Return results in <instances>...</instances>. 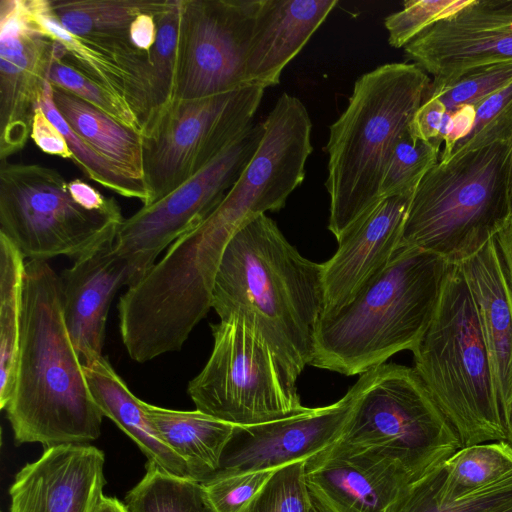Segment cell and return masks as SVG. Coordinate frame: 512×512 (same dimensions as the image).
<instances>
[{
    "instance_id": "cell-1",
    "label": "cell",
    "mask_w": 512,
    "mask_h": 512,
    "mask_svg": "<svg viewBox=\"0 0 512 512\" xmlns=\"http://www.w3.org/2000/svg\"><path fill=\"white\" fill-rule=\"evenodd\" d=\"M220 320H244L296 384L314 357L324 308L322 264L302 256L266 214L246 221L221 257L212 289Z\"/></svg>"
},
{
    "instance_id": "cell-2",
    "label": "cell",
    "mask_w": 512,
    "mask_h": 512,
    "mask_svg": "<svg viewBox=\"0 0 512 512\" xmlns=\"http://www.w3.org/2000/svg\"><path fill=\"white\" fill-rule=\"evenodd\" d=\"M4 410L17 445L88 444L101 433L103 414L64 322L61 279L47 261L26 262L17 370Z\"/></svg>"
},
{
    "instance_id": "cell-3",
    "label": "cell",
    "mask_w": 512,
    "mask_h": 512,
    "mask_svg": "<svg viewBox=\"0 0 512 512\" xmlns=\"http://www.w3.org/2000/svg\"><path fill=\"white\" fill-rule=\"evenodd\" d=\"M451 266L419 248L398 249L347 304L321 316L310 365L354 376L412 352L431 324Z\"/></svg>"
},
{
    "instance_id": "cell-4",
    "label": "cell",
    "mask_w": 512,
    "mask_h": 512,
    "mask_svg": "<svg viewBox=\"0 0 512 512\" xmlns=\"http://www.w3.org/2000/svg\"><path fill=\"white\" fill-rule=\"evenodd\" d=\"M431 84L415 64L389 63L360 76L348 105L330 126L326 146L328 229L339 240L380 200L393 149Z\"/></svg>"
},
{
    "instance_id": "cell-5",
    "label": "cell",
    "mask_w": 512,
    "mask_h": 512,
    "mask_svg": "<svg viewBox=\"0 0 512 512\" xmlns=\"http://www.w3.org/2000/svg\"><path fill=\"white\" fill-rule=\"evenodd\" d=\"M511 145L496 142L431 168L412 197L398 249L419 248L456 265L493 240L511 218Z\"/></svg>"
},
{
    "instance_id": "cell-6",
    "label": "cell",
    "mask_w": 512,
    "mask_h": 512,
    "mask_svg": "<svg viewBox=\"0 0 512 512\" xmlns=\"http://www.w3.org/2000/svg\"><path fill=\"white\" fill-rule=\"evenodd\" d=\"M412 354L462 447L506 440L489 355L459 264L449 269L431 324Z\"/></svg>"
},
{
    "instance_id": "cell-7",
    "label": "cell",
    "mask_w": 512,
    "mask_h": 512,
    "mask_svg": "<svg viewBox=\"0 0 512 512\" xmlns=\"http://www.w3.org/2000/svg\"><path fill=\"white\" fill-rule=\"evenodd\" d=\"M123 221L116 201L100 210L79 204L55 169L0 161V234L29 260L75 261L113 243Z\"/></svg>"
},
{
    "instance_id": "cell-8",
    "label": "cell",
    "mask_w": 512,
    "mask_h": 512,
    "mask_svg": "<svg viewBox=\"0 0 512 512\" xmlns=\"http://www.w3.org/2000/svg\"><path fill=\"white\" fill-rule=\"evenodd\" d=\"M337 442L382 452L415 478L462 447L414 367L399 364H382L366 372Z\"/></svg>"
},
{
    "instance_id": "cell-9",
    "label": "cell",
    "mask_w": 512,
    "mask_h": 512,
    "mask_svg": "<svg viewBox=\"0 0 512 512\" xmlns=\"http://www.w3.org/2000/svg\"><path fill=\"white\" fill-rule=\"evenodd\" d=\"M211 329L210 357L188 384L197 410L236 426H250L308 408L268 344L244 320H220Z\"/></svg>"
},
{
    "instance_id": "cell-10",
    "label": "cell",
    "mask_w": 512,
    "mask_h": 512,
    "mask_svg": "<svg viewBox=\"0 0 512 512\" xmlns=\"http://www.w3.org/2000/svg\"><path fill=\"white\" fill-rule=\"evenodd\" d=\"M265 88L250 84L174 100L143 128V178L153 204L207 166L254 123Z\"/></svg>"
},
{
    "instance_id": "cell-11",
    "label": "cell",
    "mask_w": 512,
    "mask_h": 512,
    "mask_svg": "<svg viewBox=\"0 0 512 512\" xmlns=\"http://www.w3.org/2000/svg\"><path fill=\"white\" fill-rule=\"evenodd\" d=\"M263 134V122L254 123L172 193L124 219L113 242L114 250L129 258L144 275L164 249L217 208L254 156Z\"/></svg>"
},
{
    "instance_id": "cell-12",
    "label": "cell",
    "mask_w": 512,
    "mask_h": 512,
    "mask_svg": "<svg viewBox=\"0 0 512 512\" xmlns=\"http://www.w3.org/2000/svg\"><path fill=\"white\" fill-rule=\"evenodd\" d=\"M262 0H182L174 100L246 85V61Z\"/></svg>"
},
{
    "instance_id": "cell-13",
    "label": "cell",
    "mask_w": 512,
    "mask_h": 512,
    "mask_svg": "<svg viewBox=\"0 0 512 512\" xmlns=\"http://www.w3.org/2000/svg\"><path fill=\"white\" fill-rule=\"evenodd\" d=\"M53 58V41L33 19L27 0L0 1V161L31 134Z\"/></svg>"
},
{
    "instance_id": "cell-14",
    "label": "cell",
    "mask_w": 512,
    "mask_h": 512,
    "mask_svg": "<svg viewBox=\"0 0 512 512\" xmlns=\"http://www.w3.org/2000/svg\"><path fill=\"white\" fill-rule=\"evenodd\" d=\"M413 64L441 87L462 71L512 59V0L470 2L422 31L404 47Z\"/></svg>"
},
{
    "instance_id": "cell-15",
    "label": "cell",
    "mask_w": 512,
    "mask_h": 512,
    "mask_svg": "<svg viewBox=\"0 0 512 512\" xmlns=\"http://www.w3.org/2000/svg\"><path fill=\"white\" fill-rule=\"evenodd\" d=\"M366 381V372L337 402L283 419L235 426L214 475L277 470L312 456L338 441Z\"/></svg>"
},
{
    "instance_id": "cell-16",
    "label": "cell",
    "mask_w": 512,
    "mask_h": 512,
    "mask_svg": "<svg viewBox=\"0 0 512 512\" xmlns=\"http://www.w3.org/2000/svg\"><path fill=\"white\" fill-rule=\"evenodd\" d=\"M305 477L324 512H393L416 479L382 452L338 442L306 460Z\"/></svg>"
},
{
    "instance_id": "cell-17",
    "label": "cell",
    "mask_w": 512,
    "mask_h": 512,
    "mask_svg": "<svg viewBox=\"0 0 512 512\" xmlns=\"http://www.w3.org/2000/svg\"><path fill=\"white\" fill-rule=\"evenodd\" d=\"M103 451L89 444L44 449L10 486L9 512H93L106 484Z\"/></svg>"
},
{
    "instance_id": "cell-18",
    "label": "cell",
    "mask_w": 512,
    "mask_h": 512,
    "mask_svg": "<svg viewBox=\"0 0 512 512\" xmlns=\"http://www.w3.org/2000/svg\"><path fill=\"white\" fill-rule=\"evenodd\" d=\"M412 197L381 199L337 240L335 254L322 264V315L347 304L389 263L398 249Z\"/></svg>"
},
{
    "instance_id": "cell-19",
    "label": "cell",
    "mask_w": 512,
    "mask_h": 512,
    "mask_svg": "<svg viewBox=\"0 0 512 512\" xmlns=\"http://www.w3.org/2000/svg\"><path fill=\"white\" fill-rule=\"evenodd\" d=\"M110 243L79 258L60 276L64 322L82 365L102 357L106 320L116 292L142 277Z\"/></svg>"
},
{
    "instance_id": "cell-20",
    "label": "cell",
    "mask_w": 512,
    "mask_h": 512,
    "mask_svg": "<svg viewBox=\"0 0 512 512\" xmlns=\"http://www.w3.org/2000/svg\"><path fill=\"white\" fill-rule=\"evenodd\" d=\"M27 4L39 28L52 39L53 55L126 101L143 130L157 113L149 55H120L94 48L61 26L49 0H27Z\"/></svg>"
},
{
    "instance_id": "cell-21",
    "label": "cell",
    "mask_w": 512,
    "mask_h": 512,
    "mask_svg": "<svg viewBox=\"0 0 512 512\" xmlns=\"http://www.w3.org/2000/svg\"><path fill=\"white\" fill-rule=\"evenodd\" d=\"M459 265L475 304L505 423L512 402V288L495 239Z\"/></svg>"
},
{
    "instance_id": "cell-22",
    "label": "cell",
    "mask_w": 512,
    "mask_h": 512,
    "mask_svg": "<svg viewBox=\"0 0 512 512\" xmlns=\"http://www.w3.org/2000/svg\"><path fill=\"white\" fill-rule=\"evenodd\" d=\"M337 4V0H262L248 49L247 83L263 88L278 84L283 69Z\"/></svg>"
},
{
    "instance_id": "cell-23",
    "label": "cell",
    "mask_w": 512,
    "mask_h": 512,
    "mask_svg": "<svg viewBox=\"0 0 512 512\" xmlns=\"http://www.w3.org/2000/svg\"><path fill=\"white\" fill-rule=\"evenodd\" d=\"M91 396L103 416L112 420L147 457V462L176 476L192 478L187 463L158 436L137 398L102 356L83 365Z\"/></svg>"
},
{
    "instance_id": "cell-24",
    "label": "cell",
    "mask_w": 512,
    "mask_h": 512,
    "mask_svg": "<svg viewBox=\"0 0 512 512\" xmlns=\"http://www.w3.org/2000/svg\"><path fill=\"white\" fill-rule=\"evenodd\" d=\"M142 406L158 436L187 463L194 480L203 483L218 472L236 425L197 409L172 410L144 401Z\"/></svg>"
},
{
    "instance_id": "cell-25",
    "label": "cell",
    "mask_w": 512,
    "mask_h": 512,
    "mask_svg": "<svg viewBox=\"0 0 512 512\" xmlns=\"http://www.w3.org/2000/svg\"><path fill=\"white\" fill-rule=\"evenodd\" d=\"M164 3L144 0H49L54 17L67 32L94 48L120 55L147 54L133 45L131 25L140 14L157 10Z\"/></svg>"
},
{
    "instance_id": "cell-26",
    "label": "cell",
    "mask_w": 512,
    "mask_h": 512,
    "mask_svg": "<svg viewBox=\"0 0 512 512\" xmlns=\"http://www.w3.org/2000/svg\"><path fill=\"white\" fill-rule=\"evenodd\" d=\"M52 95L59 113L87 145L125 175L144 182L143 141L139 131L119 123L66 90L52 86Z\"/></svg>"
},
{
    "instance_id": "cell-27",
    "label": "cell",
    "mask_w": 512,
    "mask_h": 512,
    "mask_svg": "<svg viewBox=\"0 0 512 512\" xmlns=\"http://www.w3.org/2000/svg\"><path fill=\"white\" fill-rule=\"evenodd\" d=\"M25 257L0 234V408L13 392L18 363Z\"/></svg>"
},
{
    "instance_id": "cell-28",
    "label": "cell",
    "mask_w": 512,
    "mask_h": 512,
    "mask_svg": "<svg viewBox=\"0 0 512 512\" xmlns=\"http://www.w3.org/2000/svg\"><path fill=\"white\" fill-rule=\"evenodd\" d=\"M443 463L411 481L393 512H499L512 506V470L462 497L443 494Z\"/></svg>"
},
{
    "instance_id": "cell-29",
    "label": "cell",
    "mask_w": 512,
    "mask_h": 512,
    "mask_svg": "<svg viewBox=\"0 0 512 512\" xmlns=\"http://www.w3.org/2000/svg\"><path fill=\"white\" fill-rule=\"evenodd\" d=\"M127 512H217L203 483L147 462L146 473L126 494Z\"/></svg>"
},
{
    "instance_id": "cell-30",
    "label": "cell",
    "mask_w": 512,
    "mask_h": 512,
    "mask_svg": "<svg viewBox=\"0 0 512 512\" xmlns=\"http://www.w3.org/2000/svg\"><path fill=\"white\" fill-rule=\"evenodd\" d=\"M512 470V449L506 441L461 447L443 463L441 489L448 497H462Z\"/></svg>"
},
{
    "instance_id": "cell-31",
    "label": "cell",
    "mask_w": 512,
    "mask_h": 512,
    "mask_svg": "<svg viewBox=\"0 0 512 512\" xmlns=\"http://www.w3.org/2000/svg\"><path fill=\"white\" fill-rule=\"evenodd\" d=\"M39 106L67 141L71 160L88 178L123 197L138 199L143 205L148 203L149 193L144 182L125 175L71 129L54 105L49 81L45 84Z\"/></svg>"
},
{
    "instance_id": "cell-32",
    "label": "cell",
    "mask_w": 512,
    "mask_h": 512,
    "mask_svg": "<svg viewBox=\"0 0 512 512\" xmlns=\"http://www.w3.org/2000/svg\"><path fill=\"white\" fill-rule=\"evenodd\" d=\"M441 148L413 136L408 128L396 143L381 183V199L414 195L424 176L439 161Z\"/></svg>"
},
{
    "instance_id": "cell-33",
    "label": "cell",
    "mask_w": 512,
    "mask_h": 512,
    "mask_svg": "<svg viewBox=\"0 0 512 512\" xmlns=\"http://www.w3.org/2000/svg\"><path fill=\"white\" fill-rule=\"evenodd\" d=\"M511 83L512 59L496 61L462 71L449 83L429 89L426 97L439 99L446 112H452L465 106L475 107Z\"/></svg>"
},
{
    "instance_id": "cell-34",
    "label": "cell",
    "mask_w": 512,
    "mask_h": 512,
    "mask_svg": "<svg viewBox=\"0 0 512 512\" xmlns=\"http://www.w3.org/2000/svg\"><path fill=\"white\" fill-rule=\"evenodd\" d=\"M181 5L182 0H168L167 6L157 14L156 39L149 54L155 81L156 114L174 101Z\"/></svg>"
},
{
    "instance_id": "cell-35",
    "label": "cell",
    "mask_w": 512,
    "mask_h": 512,
    "mask_svg": "<svg viewBox=\"0 0 512 512\" xmlns=\"http://www.w3.org/2000/svg\"><path fill=\"white\" fill-rule=\"evenodd\" d=\"M48 81L141 133L142 124L126 101L53 55Z\"/></svg>"
},
{
    "instance_id": "cell-36",
    "label": "cell",
    "mask_w": 512,
    "mask_h": 512,
    "mask_svg": "<svg viewBox=\"0 0 512 512\" xmlns=\"http://www.w3.org/2000/svg\"><path fill=\"white\" fill-rule=\"evenodd\" d=\"M306 461L274 472L243 512H311L313 499L305 477Z\"/></svg>"
},
{
    "instance_id": "cell-37",
    "label": "cell",
    "mask_w": 512,
    "mask_h": 512,
    "mask_svg": "<svg viewBox=\"0 0 512 512\" xmlns=\"http://www.w3.org/2000/svg\"><path fill=\"white\" fill-rule=\"evenodd\" d=\"M470 133L453 148L449 158L476 148L512 139V83L475 107Z\"/></svg>"
},
{
    "instance_id": "cell-38",
    "label": "cell",
    "mask_w": 512,
    "mask_h": 512,
    "mask_svg": "<svg viewBox=\"0 0 512 512\" xmlns=\"http://www.w3.org/2000/svg\"><path fill=\"white\" fill-rule=\"evenodd\" d=\"M470 0H410L402 10L385 18L388 42L394 48L405 47L433 23L466 6Z\"/></svg>"
},
{
    "instance_id": "cell-39",
    "label": "cell",
    "mask_w": 512,
    "mask_h": 512,
    "mask_svg": "<svg viewBox=\"0 0 512 512\" xmlns=\"http://www.w3.org/2000/svg\"><path fill=\"white\" fill-rule=\"evenodd\" d=\"M275 471L216 475L203 485L217 512H243Z\"/></svg>"
},
{
    "instance_id": "cell-40",
    "label": "cell",
    "mask_w": 512,
    "mask_h": 512,
    "mask_svg": "<svg viewBox=\"0 0 512 512\" xmlns=\"http://www.w3.org/2000/svg\"><path fill=\"white\" fill-rule=\"evenodd\" d=\"M446 115L444 104L435 97H426L409 125L413 136L432 142L441 148L439 141Z\"/></svg>"
},
{
    "instance_id": "cell-41",
    "label": "cell",
    "mask_w": 512,
    "mask_h": 512,
    "mask_svg": "<svg viewBox=\"0 0 512 512\" xmlns=\"http://www.w3.org/2000/svg\"><path fill=\"white\" fill-rule=\"evenodd\" d=\"M30 137L44 153L71 160L67 141L40 106L34 113Z\"/></svg>"
},
{
    "instance_id": "cell-42",
    "label": "cell",
    "mask_w": 512,
    "mask_h": 512,
    "mask_svg": "<svg viewBox=\"0 0 512 512\" xmlns=\"http://www.w3.org/2000/svg\"><path fill=\"white\" fill-rule=\"evenodd\" d=\"M167 3L168 0H165L161 8L140 14L132 23L130 38L133 45L141 52L150 54L156 39L157 14L167 6Z\"/></svg>"
},
{
    "instance_id": "cell-43",
    "label": "cell",
    "mask_w": 512,
    "mask_h": 512,
    "mask_svg": "<svg viewBox=\"0 0 512 512\" xmlns=\"http://www.w3.org/2000/svg\"><path fill=\"white\" fill-rule=\"evenodd\" d=\"M68 190L79 204L90 210L104 209L115 202L114 198L103 196L94 187L81 179L69 181Z\"/></svg>"
},
{
    "instance_id": "cell-44",
    "label": "cell",
    "mask_w": 512,
    "mask_h": 512,
    "mask_svg": "<svg viewBox=\"0 0 512 512\" xmlns=\"http://www.w3.org/2000/svg\"><path fill=\"white\" fill-rule=\"evenodd\" d=\"M494 239L512 288V217Z\"/></svg>"
},
{
    "instance_id": "cell-45",
    "label": "cell",
    "mask_w": 512,
    "mask_h": 512,
    "mask_svg": "<svg viewBox=\"0 0 512 512\" xmlns=\"http://www.w3.org/2000/svg\"><path fill=\"white\" fill-rule=\"evenodd\" d=\"M93 512H127L124 503L117 498L103 495Z\"/></svg>"
},
{
    "instance_id": "cell-46",
    "label": "cell",
    "mask_w": 512,
    "mask_h": 512,
    "mask_svg": "<svg viewBox=\"0 0 512 512\" xmlns=\"http://www.w3.org/2000/svg\"><path fill=\"white\" fill-rule=\"evenodd\" d=\"M506 442L512 449V402L505 417Z\"/></svg>"
},
{
    "instance_id": "cell-47",
    "label": "cell",
    "mask_w": 512,
    "mask_h": 512,
    "mask_svg": "<svg viewBox=\"0 0 512 512\" xmlns=\"http://www.w3.org/2000/svg\"><path fill=\"white\" fill-rule=\"evenodd\" d=\"M509 202H510V210H511V217H512V145H511L510 167H509Z\"/></svg>"
},
{
    "instance_id": "cell-48",
    "label": "cell",
    "mask_w": 512,
    "mask_h": 512,
    "mask_svg": "<svg viewBox=\"0 0 512 512\" xmlns=\"http://www.w3.org/2000/svg\"><path fill=\"white\" fill-rule=\"evenodd\" d=\"M311 512H324L314 501Z\"/></svg>"
},
{
    "instance_id": "cell-49",
    "label": "cell",
    "mask_w": 512,
    "mask_h": 512,
    "mask_svg": "<svg viewBox=\"0 0 512 512\" xmlns=\"http://www.w3.org/2000/svg\"><path fill=\"white\" fill-rule=\"evenodd\" d=\"M499 512H512V506H510V507H508L506 509H503V510H501Z\"/></svg>"
}]
</instances>
